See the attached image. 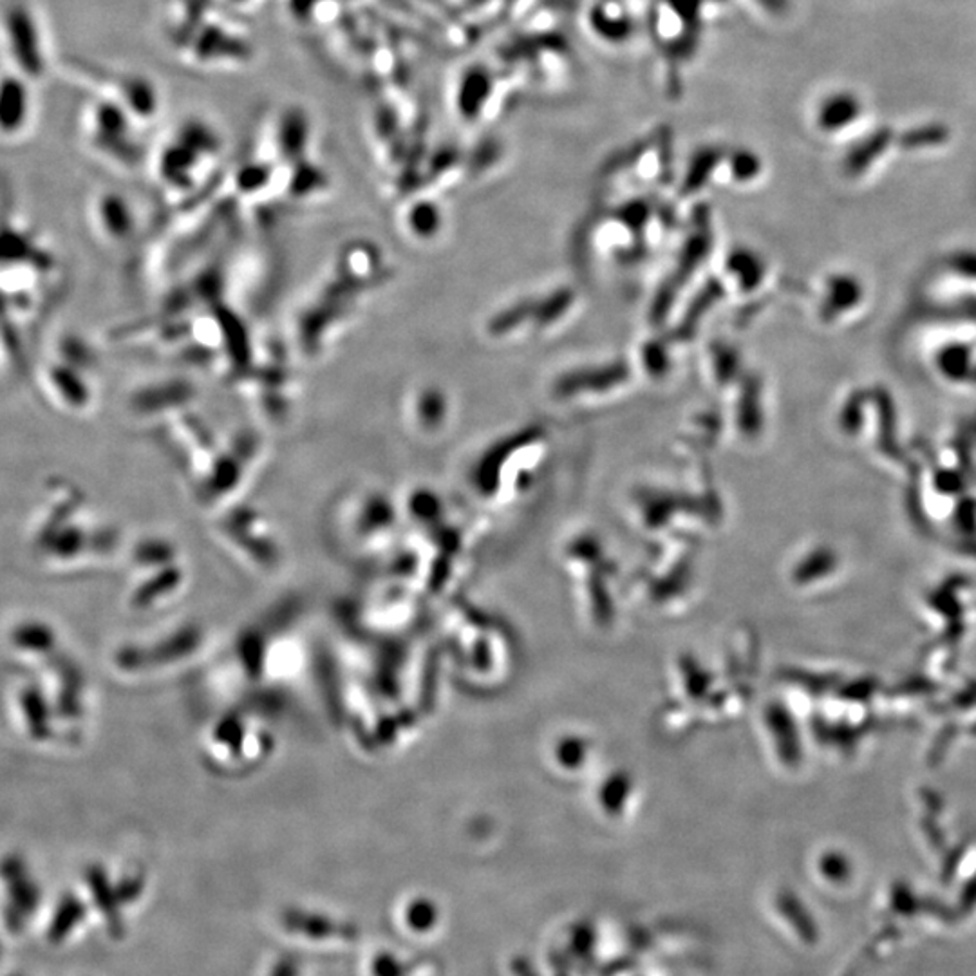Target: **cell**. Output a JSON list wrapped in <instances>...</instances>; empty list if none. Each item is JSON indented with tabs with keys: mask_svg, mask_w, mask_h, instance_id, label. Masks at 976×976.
Instances as JSON below:
<instances>
[{
	"mask_svg": "<svg viewBox=\"0 0 976 976\" xmlns=\"http://www.w3.org/2000/svg\"><path fill=\"white\" fill-rule=\"evenodd\" d=\"M0 46L11 69L22 78L42 80L48 71L42 31L37 16L26 4H11L0 13Z\"/></svg>",
	"mask_w": 976,
	"mask_h": 976,
	"instance_id": "cell-1",
	"label": "cell"
},
{
	"mask_svg": "<svg viewBox=\"0 0 976 976\" xmlns=\"http://www.w3.org/2000/svg\"><path fill=\"white\" fill-rule=\"evenodd\" d=\"M31 119L29 81L13 71L0 73V140H15Z\"/></svg>",
	"mask_w": 976,
	"mask_h": 976,
	"instance_id": "cell-2",
	"label": "cell"
},
{
	"mask_svg": "<svg viewBox=\"0 0 976 976\" xmlns=\"http://www.w3.org/2000/svg\"><path fill=\"white\" fill-rule=\"evenodd\" d=\"M91 216L94 230L111 243L127 241L132 233V216H130L129 206H127V201L122 200L118 195H98L92 205Z\"/></svg>",
	"mask_w": 976,
	"mask_h": 976,
	"instance_id": "cell-3",
	"label": "cell"
},
{
	"mask_svg": "<svg viewBox=\"0 0 976 976\" xmlns=\"http://www.w3.org/2000/svg\"><path fill=\"white\" fill-rule=\"evenodd\" d=\"M858 114V98L848 92H839V94H831L823 100L815 111V119L821 129L831 132V130L841 129L845 125L852 124Z\"/></svg>",
	"mask_w": 976,
	"mask_h": 976,
	"instance_id": "cell-4",
	"label": "cell"
},
{
	"mask_svg": "<svg viewBox=\"0 0 976 976\" xmlns=\"http://www.w3.org/2000/svg\"><path fill=\"white\" fill-rule=\"evenodd\" d=\"M81 918H84V907H81L80 902L73 899V897L64 899L56 908L53 921H49V942L60 945L76 928V924L80 923Z\"/></svg>",
	"mask_w": 976,
	"mask_h": 976,
	"instance_id": "cell-5",
	"label": "cell"
},
{
	"mask_svg": "<svg viewBox=\"0 0 976 976\" xmlns=\"http://www.w3.org/2000/svg\"><path fill=\"white\" fill-rule=\"evenodd\" d=\"M891 907H893V910H896L897 913L907 915V917L915 915V913H921V904H918V902L913 899L912 893H908L907 890H896Z\"/></svg>",
	"mask_w": 976,
	"mask_h": 976,
	"instance_id": "cell-6",
	"label": "cell"
},
{
	"mask_svg": "<svg viewBox=\"0 0 976 976\" xmlns=\"http://www.w3.org/2000/svg\"><path fill=\"white\" fill-rule=\"evenodd\" d=\"M0 955H2V945H0Z\"/></svg>",
	"mask_w": 976,
	"mask_h": 976,
	"instance_id": "cell-7",
	"label": "cell"
}]
</instances>
